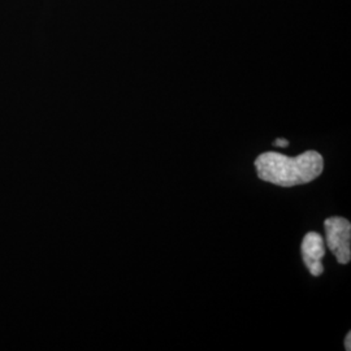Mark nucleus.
<instances>
[{"label": "nucleus", "instance_id": "nucleus-1", "mask_svg": "<svg viewBox=\"0 0 351 351\" xmlns=\"http://www.w3.org/2000/svg\"><path fill=\"white\" fill-rule=\"evenodd\" d=\"M261 180L282 188L304 185L323 173L324 160L316 151H306L295 158L278 152H264L255 160Z\"/></svg>", "mask_w": 351, "mask_h": 351}, {"label": "nucleus", "instance_id": "nucleus-2", "mask_svg": "<svg viewBox=\"0 0 351 351\" xmlns=\"http://www.w3.org/2000/svg\"><path fill=\"white\" fill-rule=\"evenodd\" d=\"M326 246L339 264H348L351 259V224L343 217H329L324 221Z\"/></svg>", "mask_w": 351, "mask_h": 351}, {"label": "nucleus", "instance_id": "nucleus-3", "mask_svg": "<svg viewBox=\"0 0 351 351\" xmlns=\"http://www.w3.org/2000/svg\"><path fill=\"white\" fill-rule=\"evenodd\" d=\"M301 250L303 262L310 269V274L315 277L320 276L324 272L322 261L326 256L323 236L316 232L307 233L302 241Z\"/></svg>", "mask_w": 351, "mask_h": 351}, {"label": "nucleus", "instance_id": "nucleus-4", "mask_svg": "<svg viewBox=\"0 0 351 351\" xmlns=\"http://www.w3.org/2000/svg\"><path fill=\"white\" fill-rule=\"evenodd\" d=\"M274 145L277 146V147H287V146H289V141L284 138H278L274 142Z\"/></svg>", "mask_w": 351, "mask_h": 351}, {"label": "nucleus", "instance_id": "nucleus-5", "mask_svg": "<svg viewBox=\"0 0 351 351\" xmlns=\"http://www.w3.org/2000/svg\"><path fill=\"white\" fill-rule=\"evenodd\" d=\"M345 349L346 351L351 350V333H348V336L345 339Z\"/></svg>", "mask_w": 351, "mask_h": 351}]
</instances>
